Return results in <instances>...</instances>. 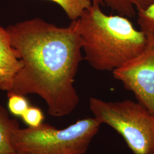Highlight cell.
Masks as SVG:
<instances>
[{
	"instance_id": "8fae6325",
	"label": "cell",
	"mask_w": 154,
	"mask_h": 154,
	"mask_svg": "<svg viewBox=\"0 0 154 154\" xmlns=\"http://www.w3.org/2000/svg\"><path fill=\"white\" fill-rule=\"evenodd\" d=\"M138 23L143 32H154V3L145 11L138 12Z\"/></svg>"
},
{
	"instance_id": "7c38bea8",
	"label": "cell",
	"mask_w": 154,
	"mask_h": 154,
	"mask_svg": "<svg viewBox=\"0 0 154 154\" xmlns=\"http://www.w3.org/2000/svg\"><path fill=\"white\" fill-rule=\"evenodd\" d=\"M21 117L29 127H37L41 125L45 118L42 110L33 106H30Z\"/></svg>"
},
{
	"instance_id": "30bf717a",
	"label": "cell",
	"mask_w": 154,
	"mask_h": 154,
	"mask_svg": "<svg viewBox=\"0 0 154 154\" xmlns=\"http://www.w3.org/2000/svg\"><path fill=\"white\" fill-rule=\"evenodd\" d=\"M8 97V109L14 116H21L30 107L28 99L23 95L9 91Z\"/></svg>"
},
{
	"instance_id": "4fadbf2b",
	"label": "cell",
	"mask_w": 154,
	"mask_h": 154,
	"mask_svg": "<svg viewBox=\"0 0 154 154\" xmlns=\"http://www.w3.org/2000/svg\"><path fill=\"white\" fill-rule=\"evenodd\" d=\"M14 154H23V153H20V152H16Z\"/></svg>"
},
{
	"instance_id": "8992f818",
	"label": "cell",
	"mask_w": 154,
	"mask_h": 154,
	"mask_svg": "<svg viewBox=\"0 0 154 154\" xmlns=\"http://www.w3.org/2000/svg\"><path fill=\"white\" fill-rule=\"evenodd\" d=\"M23 63L17 57L6 29L0 26V89L11 91L17 74Z\"/></svg>"
},
{
	"instance_id": "5b68a950",
	"label": "cell",
	"mask_w": 154,
	"mask_h": 154,
	"mask_svg": "<svg viewBox=\"0 0 154 154\" xmlns=\"http://www.w3.org/2000/svg\"><path fill=\"white\" fill-rule=\"evenodd\" d=\"M146 44L137 56L112 72L138 102L154 114V32L145 33Z\"/></svg>"
},
{
	"instance_id": "52a82bcc",
	"label": "cell",
	"mask_w": 154,
	"mask_h": 154,
	"mask_svg": "<svg viewBox=\"0 0 154 154\" xmlns=\"http://www.w3.org/2000/svg\"><path fill=\"white\" fill-rule=\"evenodd\" d=\"M101 5L105 4L118 15L131 18L135 16V9L144 11L154 3V0H92Z\"/></svg>"
},
{
	"instance_id": "277c9868",
	"label": "cell",
	"mask_w": 154,
	"mask_h": 154,
	"mask_svg": "<svg viewBox=\"0 0 154 154\" xmlns=\"http://www.w3.org/2000/svg\"><path fill=\"white\" fill-rule=\"evenodd\" d=\"M89 108L100 124L114 129L134 154H154V114L138 102L89 99Z\"/></svg>"
},
{
	"instance_id": "6da1fadb",
	"label": "cell",
	"mask_w": 154,
	"mask_h": 154,
	"mask_svg": "<svg viewBox=\"0 0 154 154\" xmlns=\"http://www.w3.org/2000/svg\"><path fill=\"white\" fill-rule=\"evenodd\" d=\"M6 29L23 63L11 92L38 95L46 102L50 116L70 114L79 103L74 83L84 59L81 40L72 25L60 28L35 18Z\"/></svg>"
},
{
	"instance_id": "9c48e42d",
	"label": "cell",
	"mask_w": 154,
	"mask_h": 154,
	"mask_svg": "<svg viewBox=\"0 0 154 154\" xmlns=\"http://www.w3.org/2000/svg\"><path fill=\"white\" fill-rule=\"evenodd\" d=\"M60 6L67 16L76 20L92 4V0H49Z\"/></svg>"
},
{
	"instance_id": "ba28073f",
	"label": "cell",
	"mask_w": 154,
	"mask_h": 154,
	"mask_svg": "<svg viewBox=\"0 0 154 154\" xmlns=\"http://www.w3.org/2000/svg\"><path fill=\"white\" fill-rule=\"evenodd\" d=\"M20 128L16 119H11L8 111L0 105V154H14L11 142L13 131Z\"/></svg>"
},
{
	"instance_id": "3957f363",
	"label": "cell",
	"mask_w": 154,
	"mask_h": 154,
	"mask_svg": "<svg viewBox=\"0 0 154 154\" xmlns=\"http://www.w3.org/2000/svg\"><path fill=\"white\" fill-rule=\"evenodd\" d=\"M100 123L94 118L79 120L58 130L49 124L18 128L11 135L17 152L26 154H85L98 133Z\"/></svg>"
},
{
	"instance_id": "7a4b0ae2",
	"label": "cell",
	"mask_w": 154,
	"mask_h": 154,
	"mask_svg": "<svg viewBox=\"0 0 154 154\" xmlns=\"http://www.w3.org/2000/svg\"><path fill=\"white\" fill-rule=\"evenodd\" d=\"M100 5L92 1L70 25L81 38L88 64L99 71L113 72L143 51L146 34L127 17L105 14Z\"/></svg>"
}]
</instances>
